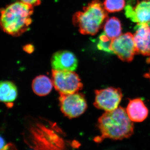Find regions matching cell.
<instances>
[{
	"instance_id": "e0dca14e",
	"label": "cell",
	"mask_w": 150,
	"mask_h": 150,
	"mask_svg": "<svg viewBox=\"0 0 150 150\" xmlns=\"http://www.w3.org/2000/svg\"><path fill=\"white\" fill-rule=\"evenodd\" d=\"M13 145L11 144H6L5 140L2 137L0 136V150L10 149L11 148H13Z\"/></svg>"
},
{
	"instance_id": "ffe728a7",
	"label": "cell",
	"mask_w": 150,
	"mask_h": 150,
	"mask_svg": "<svg viewBox=\"0 0 150 150\" xmlns=\"http://www.w3.org/2000/svg\"><path fill=\"white\" fill-rule=\"evenodd\" d=\"M147 62L148 63H150V56L149 58H148L147 60Z\"/></svg>"
},
{
	"instance_id": "277c9868",
	"label": "cell",
	"mask_w": 150,
	"mask_h": 150,
	"mask_svg": "<svg viewBox=\"0 0 150 150\" xmlns=\"http://www.w3.org/2000/svg\"><path fill=\"white\" fill-rule=\"evenodd\" d=\"M52 81L54 88L60 94L78 92L83 87L79 77L74 71L53 69Z\"/></svg>"
},
{
	"instance_id": "52a82bcc",
	"label": "cell",
	"mask_w": 150,
	"mask_h": 150,
	"mask_svg": "<svg viewBox=\"0 0 150 150\" xmlns=\"http://www.w3.org/2000/svg\"><path fill=\"white\" fill-rule=\"evenodd\" d=\"M95 95L94 105L96 108L105 111L116 109L123 97L121 89L113 87L97 90Z\"/></svg>"
},
{
	"instance_id": "d6986e66",
	"label": "cell",
	"mask_w": 150,
	"mask_h": 150,
	"mask_svg": "<svg viewBox=\"0 0 150 150\" xmlns=\"http://www.w3.org/2000/svg\"><path fill=\"white\" fill-rule=\"evenodd\" d=\"M24 50L28 53H31L33 51V47L31 45H27L24 47Z\"/></svg>"
},
{
	"instance_id": "6da1fadb",
	"label": "cell",
	"mask_w": 150,
	"mask_h": 150,
	"mask_svg": "<svg viewBox=\"0 0 150 150\" xmlns=\"http://www.w3.org/2000/svg\"><path fill=\"white\" fill-rule=\"evenodd\" d=\"M98 127L101 134L100 141L106 138L121 140L129 138L134 133L133 121L121 106L105 111L98 119Z\"/></svg>"
},
{
	"instance_id": "44dd1931",
	"label": "cell",
	"mask_w": 150,
	"mask_h": 150,
	"mask_svg": "<svg viewBox=\"0 0 150 150\" xmlns=\"http://www.w3.org/2000/svg\"><path fill=\"white\" fill-rule=\"evenodd\" d=\"M148 24L149 25V27L150 28V23H148Z\"/></svg>"
},
{
	"instance_id": "9a60e30c",
	"label": "cell",
	"mask_w": 150,
	"mask_h": 150,
	"mask_svg": "<svg viewBox=\"0 0 150 150\" xmlns=\"http://www.w3.org/2000/svg\"><path fill=\"white\" fill-rule=\"evenodd\" d=\"M125 6V0H105L103 3L105 10L110 13L122 11Z\"/></svg>"
},
{
	"instance_id": "7a4b0ae2",
	"label": "cell",
	"mask_w": 150,
	"mask_h": 150,
	"mask_svg": "<svg viewBox=\"0 0 150 150\" xmlns=\"http://www.w3.org/2000/svg\"><path fill=\"white\" fill-rule=\"evenodd\" d=\"M32 6L16 2L1 11L0 26L4 32L13 36H18L27 31L32 22Z\"/></svg>"
},
{
	"instance_id": "5bb4252c",
	"label": "cell",
	"mask_w": 150,
	"mask_h": 150,
	"mask_svg": "<svg viewBox=\"0 0 150 150\" xmlns=\"http://www.w3.org/2000/svg\"><path fill=\"white\" fill-rule=\"evenodd\" d=\"M104 32L111 39L120 36L122 32L121 22L115 17L108 19L104 26Z\"/></svg>"
},
{
	"instance_id": "30bf717a",
	"label": "cell",
	"mask_w": 150,
	"mask_h": 150,
	"mask_svg": "<svg viewBox=\"0 0 150 150\" xmlns=\"http://www.w3.org/2000/svg\"><path fill=\"white\" fill-rule=\"evenodd\" d=\"M51 63L53 70L59 71H74L78 66L76 56L67 51H59L54 54Z\"/></svg>"
},
{
	"instance_id": "4fadbf2b",
	"label": "cell",
	"mask_w": 150,
	"mask_h": 150,
	"mask_svg": "<svg viewBox=\"0 0 150 150\" xmlns=\"http://www.w3.org/2000/svg\"><path fill=\"white\" fill-rule=\"evenodd\" d=\"M53 83L48 77L44 75L38 76L33 80L32 84L33 90L39 96H45L52 90Z\"/></svg>"
},
{
	"instance_id": "2e32d148",
	"label": "cell",
	"mask_w": 150,
	"mask_h": 150,
	"mask_svg": "<svg viewBox=\"0 0 150 150\" xmlns=\"http://www.w3.org/2000/svg\"><path fill=\"white\" fill-rule=\"evenodd\" d=\"M112 40V39L108 37L104 32L103 33L99 36V41L97 45L98 48L105 52L113 53L110 48Z\"/></svg>"
},
{
	"instance_id": "8fae6325",
	"label": "cell",
	"mask_w": 150,
	"mask_h": 150,
	"mask_svg": "<svg viewBox=\"0 0 150 150\" xmlns=\"http://www.w3.org/2000/svg\"><path fill=\"white\" fill-rule=\"evenodd\" d=\"M126 110L129 118L134 122L144 121L149 114L147 108L139 98L130 100Z\"/></svg>"
},
{
	"instance_id": "3957f363",
	"label": "cell",
	"mask_w": 150,
	"mask_h": 150,
	"mask_svg": "<svg viewBox=\"0 0 150 150\" xmlns=\"http://www.w3.org/2000/svg\"><path fill=\"white\" fill-rule=\"evenodd\" d=\"M108 13L100 0H93L83 10L74 15L73 23L81 33L94 35L102 27Z\"/></svg>"
},
{
	"instance_id": "ac0fdd59",
	"label": "cell",
	"mask_w": 150,
	"mask_h": 150,
	"mask_svg": "<svg viewBox=\"0 0 150 150\" xmlns=\"http://www.w3.org/2000/svg\"><path fill=\"white\" fill-rule=\"evenodd\" d=\"M20 1L27 4L33 7L39 5L40 4V0H20Z\"/></svg>"
},
{
	"instance_id": "9c48e42d",
	"label": "cell",
	"mask_w": 150,
	"mask_h": 150,
	"mask_svg": "<svg viewBox=\"0 0 150 150\" xmlns=\"http://www.w3.org/2000/svg\"><path fill=\"white\" fill-rule=\"evenodd\" d=\"M125 14L127 17L138 24L150 23V0L138 1L134 7L126 6Z\"/></svg>"
},
{
	"instance_id": "7c38bea8",
	"label": "cell",
	"mask_w": 150,
	"mask_h": 150,
	"mask_svg": "<svg viewBox=\"0 0 150 150\" xmlns=\"http://www.w3.org/2000/svg\"><path fill=\"white\" fill-rule=\"evenodd\" d=\"M17 95V88L13 83L10 81L0 82L1 102L10 104L16 99Z\"/></svg>"
},
{
	"instance_id": "8992f818",
	"label": "cell",
	"mask_w": 150,
	"mask_h": 150,
	"mask_svg": "<svg viewBox=\"0 0 150 150\" xmlns=\"http://www.w3.org/2000/svg\"><path fill=\"white\" fill-rule=\"evenodd\" d=\"M111 51L124 62H131L137 54L134 43V35L131 33H126L112 39Z\"/></svg>"
},
{
	"instance_id": "ba28073f",
	"label": "cell",
	"mask_w": 150,
	"mask_h": 150,
	"mask_svg": "<svg viewBox=\"0 0 150 150\" xmlns=\"http://www.w3.org/2000/svg\"><path fill=\"white\" fill-rule=\"evenodd\" d=\"M135 29L134 39L137 54L150 56V28L149 25L138 24Z\"/></svg>"
},
{
	"instance_id": "5b68a950",
	"label": "cell",
	"mask_w": 150,
	"mask_h": 150,
	"mask_svg": "<svg viewBox=\"0 0 150 150\" xmlns=\"http://www.w3.org/2000/svg\"><path fill=\"white\" fill-rule=\"evenodd\" d=\"M59 101L62 112L69 118L79 117L85 112L87 108L84 96L78 92L60 94Z\"/></svg>"
}]
</instances>
